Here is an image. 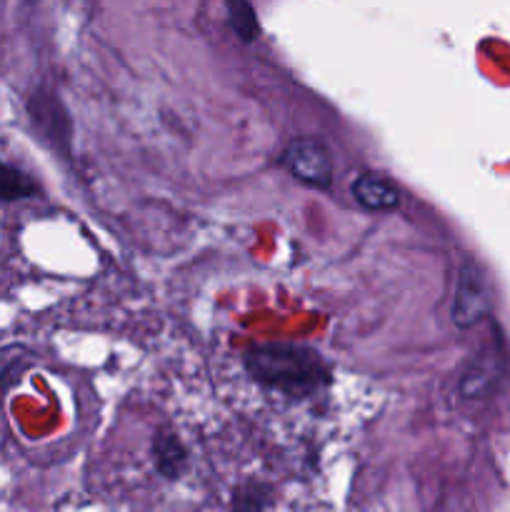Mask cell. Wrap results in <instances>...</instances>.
Masks as SVG:
<instances>
[{"label":"cell","instance_id":"cell-8","mask_svg":"<svg viewBox=\"0 0 510 512\" xmlns=\"http://www.w3.org/2000/svg\"><path fill=\"white\" fill-rule=\"evenodd\" d=\"M270 495L263 485L253 483L238 490L233 500V512H268Z\"/></svg>","mask_w":510,"mask_h":512},{"label":"cell","instance_id":"cell-7","mask_svg":"<svg viewBox=\"0 0 510 512\" xmlns=\"http://www.w3.org/2000/svg\"><path fill=\"white\" fill-rule=\"evenodd\" d=\"M40 188L28 173L13 168V165L0 163V203H10V200H25L38 195Z\"/></svg>","mask_w":510,"mask_h":512},{"label":"cell","instance_id":"cell-2","mask_svg":"<svg viewBox=\"0 0 510 512\" xmlns=\"http://www.w3.org/2000/svg\"><path fill=\"white\" fill-rule=\"evenodd\" d=\"M490 310H493V293H490V283L483 268L473 260H463L455 273L450 318L458 328H475L488 318Z\"/></svg>","mask_w":510,"mask_h":512},{"label":"cell","instance_id":"cell-5","mask_svg":"<svg viewBox=\"0 0 510 512\" xmlns=\"http://www.w3.org/2000/svg\"><path fill=\"white\" fill-rule=\"evenodd\" d=\"M350 195L368 213H390L400 205L398 183H393L388 175L378 173V170H363L360 175H355V180L350 183Z\"/></svg>","mask_w":510,"mask_h":512},{"label":"cell","instance_id":"cell-6","mask_svg":"<svg viewBox=\"0 0 510 512\" xmlns=\"http://www.w3.org/2000/svg\"><path fill=\"white\" fill-rule=\"evenodd\" d=\"M153 460L163 478L178 480L188 468V450L183 448L178 435L170 430H160L153 438Z\"/></svg>","mask_w":510,"mask_h":512},{"label":"cell","instance_id":"cell-1","mask_svg":"<svg viewBox=\"0 0 510 512\" xmlns=\"http://www.w3.org/2000/svg\"><path fill=\"white\" fill-rule=\"evenodd\" d=\"M255 383L288 395H305L330 383V370L318 350L298 343H263L245 353Z\"/></svg>","mask_w":510,"mask_h":512},{"label":"cell","instance_id":"cell-10","mask_svg":"<svg viewBox=\"0 0 510 512\" xmlns=\"http://www.w3.org/2000/svg\"><path fill=\"white\" fill-rule=\"evenodd\" d=\"M28 358L30 355L23 345H5V348H0V390H3V385L8 383L13 370L18 368L20 363H25Z\"/></svg>","mask_w":510,"mask_h":512},{"label":"cell","instance_id":"cell-9","mask_svg":"<svg viewBox=\"0 0 510 512\" xmlns=\"http://www.w3.org/2000/svg\"><path fill=\"white\" fill-rule=\"evenodd\" d=\"M230 5V18H233L235 30L240 33L243 40H253L258 33V20H255L253 10H250L248 0H228Z\"/></svg>","mask_w":510,"mask_h":512},{"label":"cell","instance_id":"cell-3","mask_svg":"<svg viewBox=\"0 0 510 512\" xmlns=\"http://www.w3.org/2000/svg\"><path fill=\"white\" fill-rule=\"evenodd\" d=\"M280 165L293 175L298 183L310 188H328L333 183V155L328 145L318 138H295L285 145Z\"/></svg>","mask_w":510,"mask_h":512},{"label":"cell","instance_id":"cell-4","mask_svg":"<svg viewBox=\"0 0 510 512\" xmlns=\"http://www.w3.org/2000/svg\"><path fill=\"white\" fill-rule=\"evenodd\" d=\"M505 360L498 348H483L478 355H473L460 375V393L468 400H483L498 390L500 380L505 373Z\"/></svg>","mask_w":510,"mask_h":512}]
</instances>
